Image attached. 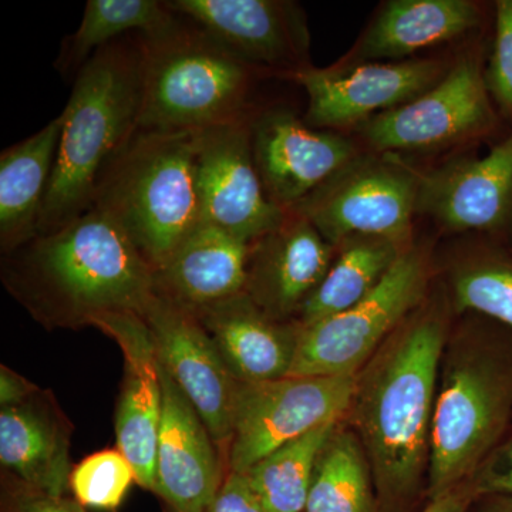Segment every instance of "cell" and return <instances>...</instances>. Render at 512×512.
<instances>
[{
  "label": "cell",
  "mask_w": 512,
  "mask_h": 512,
  "mask_svg": "<svg viewBox=\"0 0 512 512\" xmlns=\"http://www.w3.org/2000/svg\"><path fill=\"white\" fill-rule=\"evenodd\" d=\"M448 308L427 296L356 376L349 412L386 507L409 500L429 467Z\"/></svg>",
  "instance_id": "cell-1"
},
{
  "label": "cell",
  "mask_w": 512,
  "mask_h": 512,
  "mask_svg": "<svg viewBox=\"0 0 512 512\" xmlns=\"http://www.w3.org/2000/svg\"><path fill=\"white\" fill-rule=\"evenodd\" d=\"M2 281L50 329L93 326L117 313L143 316L157 293L154 269L96 208L3 256Z\"/></svg>",
  "instance_id": "cell-2"
},
{
  "label": "cell",
  "mask_w": 512,
  "mask_h": 512,
  "mask_svg": "<svg viewBox=\"0 0 512 512\" xmlns=\"http://www.w3.org/2000/svg\"><path fill=\"white\" fill-rule=\"evenodd\" d=\"M144 86V37L133 33L103 47L74 77L39 235L92 210L107 167L138 130Z\"/></svg>",
  "instance_id": "cell-3"
},
{
  "label": "cell",
  "mask_w": 512,
  "mask_h": 512,
  "mask_svg": "<svg viewBox=\"0 0 512 512\" xmlns=\"http://www.w3.org/2000/svg\"><path fill=\"white\" fill-rule=\"evenodd\" d=\"M93 208L123 229L156 272L204 224L198 130H137L104 171Z\"/></svg>",
  "instance_id": "cell-4"
},
{
  "label": "cell",
  "mask_w": 512,
  "mask_h": 512,
  "mask_svg": "<svg viewBox=\"0 0 512 512\" xmlns=\"http://www.w3.org/2000/svg\"><path fill=\"white\" fill-rule=\"evenodd\" d=\"M512 417V330L501 325L448 353L431 421L430 500L468 483Z\"/></svg>",
  "instance_id": "cell-5"
},
{
  "label": "cell",
  "mask_w": 512,
  "mask_h": 512,
  "mask_svg": "<svg viewBox=\"0 0 512 512\" xmlns=\"http://www.w3.org/2000/svg\"><path fill=\"white\" fill-rule=\"evenodd\" d=\"M143 37L138 130L197 131L255 116L249 96L264 70L232 55L183 16L171 28Z\"/></svg>",
  "instance_id": "cell-6"
},
{
  "label": "cell",
  "mask_w": 512,
  "mask_h": 512,
  "mask_svg": "<svg viewBox=\"0 0 512 512\" xmlns=\"http://www.w3.org/2000/svg\"><path fill=\"white\" fill-rule=\"evenodd\" d=\"M429 285V248L412 242L362 302L312 325H299L288 376H356L426 301Z\"/></svg>",
  "instance_id": "cell-7"
},
{
  "label": "cell",
  "mask_w": 512,
  "mask_h": 512,
  "mask_svg": "<svg viewBox=\"0 0 512 512\" xmlns=\"http://www.w3.org/2000/svg\"><path fill=\"white\" fill-rule=\"evenodd\" d=\"M416 167L402 154H360L289 211L303 215L338 247L356 235L412 244Z\"/></svg>",
  "instance_id": "cell-8"
},
{
  "label": "cell",
  "mask_w": 512,
  "mask_h": 512,
  "mask_svg": "<svg viewBox=\"0 0 512 512\" xmlns=\"http://www.w3.org/2000/svg\"><path fill=\"white\" fill-rule=\"evenodd\" d=\"M498 124L483 60L461 56L436 86L409 103L372 117L355 130L369 153L439 150L488 136Z\"/></svg>",
  "instance_id": "cell-9"
},
{
  "label": "cell",
  "mask_w": 512,
  "mask_h": 512,
  "mask_svg": "<svg viewBox=\"0 0 512 512\" xmlns=\"http://www.w3.org/2000/svg\"><path fill=\"white\" fill-rule=\"evenodd\" d=\"M356 376H286L239 383L228 444L229 471L245 474L285 444L329 421L342 420L352 406Z\"/></svg>",
  "instance_id": "cell-10"
},
{
  "label": "cell",
  "mask_w": 512,
  "mask_h": 512,
  "mask_svg": "<svg viewBox=\"0 0 512 512\" xmlns=\"http://www.w3.org/2000/svg\"><path fill=\"white\" fill-rule=\"evenodd\" d=\"M441 60L409 59L393 63H336L308 67L285 76L308 94L305 123L318 130L356 128L384 111L409 103L446 76Z\"/></svg>",
  "instance_id": "cell-11"
},
{
  "label": "cell",
  "mask_w": 512,
  "mask_h": 512,
  "mask_svg": "<svg viewBox=\"0 0 512 512\" xmlns=\"http://www.w3.org/2000/svg\"><path fill=\"white\" fill-rule=\"evenodd\" d=\"M232 55L268 74L289 76L311 67L305 10L289 0H168Z\"/></svg>",
  "instance_id": "cell-12"
},
{
  "label": "cell",
  "mask_w": 512,
  "mask_h": 512,
  "mask_svg": "<svg viewBox=\"0 0 512 512\" xmlns=\"http://www.w3.org/2000/svg\"><path fill=\"white\" fill-rule=\"evenodd\" d=\"M254 117L198 130L202 220L249 244L281 225L288 215L269 200L256 170Z\"/></svg>",
  "instance_id": "cell-13"
},
{
  "label": "cell",
  "mask_w": 512,
  "mask_h": 512,
  "mask_svg": "<svg viewBox=\"0 0 512 512\" xmlns=\"http://www.w3.org/2000/svg\"><path fill=\"white\" fill-rule=\"evenodd\" d=\"M158 362L173 377L218 446L229 444L238 382L194 312L154 296L143 315Z\"/></svg>",
  "instance_id": "cell-14"
},
{
  "label": "cell",
  "mask_w": 512,
  "mask_h": 512,
  "mask_svg": "<svg viewBox=\"0 0 512 512\" xmlns=\"http://www.w3.org/2000/svg\"><path fill=\"white\" fill-rule=\"evenodd\" d=\"M251 130L252 153L266 195L285 211L362 154L348 137L309 127L285 109L255 114Z\"/></svg>",
  "instance_id": "cell-15"
},
{
  "label": "cell",
  "mask_w": 512,
  "mask_h": 512,
  "mask_svg": "<svg viewBox=\"0 0 512 512\" xmlns=\"http://www.w3.org/2000/svg\"><path fill=\"white\" fill-rule=\"evenodd\" d=\"M416 177L417 215L450 232H512V128L487 156L460 158L431 171L416 168Z\"/></svg>",
  "instance_id": "cell-16"
},
{
  "label": "cell",
  "mask_w": 512,
  "mask_h": 512,
  "mask_svg": "<svg viewBox=\"0 0 512 512\" xmlns=\"http://www.w3.org/2000/svg\"><path fill=\"white\" fill-rule=\"evenodd\" d=\"M116 340L124 356V377L116 414L117 447L146 490L156 487L158 434L163 416V386L156 343L138 313L103 316L93 323Z\"/></svg>",
  "instance_id": "cell-17"
},
{
  "label": "cell",
  "mask_w": 512,
  "mask_h": 512,
  "mask_svg": "<svg viewBox=\"0 0 512 512\" xmlns=\"http://www.w3.org/2000/svg\"><path fill=\"white\" fill-rule=\"evenodd\" d=\"M335 254L311 222L288 211L281 225L251 242L244 293L269 318H298Z\"/></svg>",
  "instance_id": "cell-18"
},
{
  "label": "cell",
  "mask_w": 512,
  "mask_h": 512,
  "mask_svg": "<svg viewBox=\"0 0 512 512\" xmlns=\"http://www.w3.org/2000/svg\"><path fill=\"white\" fill-rule=\"evenodd\" d=\"M163 416L154 493L175 512H205L224 484L214 439L183 390L160 363Z\"/></svg>",
  "instance_id": "cell-19"
},
{
  "label": "cell",
  "mask_w": 512,
  "mask_h": 512,
  "mask_svg": "<svg viewBox=\"0 0 512 512\" xmlns=\"http://www.w3.org/2000/svg\"><path fill=\"white\" fill-rule=\"evenodd\" d=\"M194 313L238 383L271 382L289 375L298 323L269 318L245 293Z\"/></svg>",
  "instance_id": "cell-20"
},
{
  "label": "cell",
  "mask_w": 512,
  "mask_h": 512,
  "mask_svg": "<svg viewBox=\"0 0 512 512\" xmlns=\"http://www.w3.org/2000/svg\"><path fill=\"white\" fill-rule=\"evenodd\" d=\"M73 426L53 393L40 390L26 402L0 410V461L10 476L52 495L70 488Z\"/></svg>",
  "instance_id": "cell-21"
},
{
  "label": "cell",
  "mask_w": 512,
  "mask_h": 512,
  "mask_svg": "<svg viewBox=\"0 0 512 512\" xmlns=\"http://www.w3.org/2000/svg\"><path fill=\"white\" fill-rule=\"evenodd\" d=\"M481 23L483 10L471 0H390L339 63L402 62L426 47L466 35Z\"/></svg>",
  "instance_id": "cell-22"
},
{
  "label": "cell",
  "mask_w": 512,
  "mask_h": 512,
  "mask_svg": "<svg viewBox=\"0 0 512 512\" xmlns=\"http://www.w3.org/2000/svg\"><path fill=\"white\" fill-rule=\"evenodd\" d=\"M249 247V242L202 224L154 272L156 292L192 312L234 298L244 293Z\"/></svg>",
  "instance_id": "cell-23"
},
{
  "label": "cell",
  "mask_w": 512,
  "mask_h": 512,
  "mask_svg": "<svg viewBox=\"0 0 512 512\" xmlns=\"http://www.w3.org/2000/svg\"><path fill=\"white\" fill-rule=\"evenodd\" d=\"M63 114L0 154V249L2 255L39 235L40 215L52 178Z\"/></svg>",
  "instance_id": "cell-24"
},
{
  "label": "cell",
  "mask_w": 512,
  "mask_h": 512,
  "mask_svg": "<svg viewBox=\"0 0 512 512\" xmlns=\"http://www.w3.org/2000/svg\"><path fill=\"white\" fill-rule=\"evenodd\" d=\"M409 245L373 235H356L340 242L328 274L299 312L296 323L312 325L362 302Z\"/></svg>",
  "instance_id": "cell-25"
},
{
  "label": "cell",
  "mask_w": 512,
  "mask_h": 512,
  "mask_svg": "<svg viewBox=\"0 0 512 512\" xmlns=\"http://www.w3.org/2000/svg\"><path fill=\"white\" fill-rule=\"evenodd\" d=\"M178 19L165 2L157 0H89L79 29L62 42L56 69L62 76L74 73L76 77L84 64L110 43L133 33L156 35Z\"/></svg>",
  "instance_id": "cell-26"
},
{
  "label": "cell",
  "mask_w": 512,
  "mask_h": 512,
  "mask_svg": "<svg viewBox=\"0 0 512 512\" xmlns=\"http://www.w3.org/2000/svg\"><path fill=\"white\" fill-rule=\"evenodd\" d=\"M339 424L329 421L249 468L245 476L266 512H305L316 464Z\"/></svg>",
  "instance_id": "cell-27"
},
{
  "label": "cell",
  "mask_w": 512,
  "mask_h": 512,
  "mask_svg": "<svg viewBox=\"0 0 512 512\" xmlns=\"http://www.w3.org/2000/svg\"><path fill=\"white\" fill-rule=\"evenodd\" d=\"M372 471L355 431H333L313 476L305 512H377Z\"/></svg>",
  "instance_id": "cell-28"
},
{
  "label": "cell",
  "mask_w": 512,
  "mask_h": 512,
  "mask_svg": "<svg viewBox=\"0 0 512 512\" xmlns=\"http://www.w3.org/2000/svg\"><path fill=\"white\" fill-rule=\"evenodd\" d=\"M457 312L476 313L512 330V247L483 244L450 272Z\"/></svg>",
  "instance_id": "cell-29"
},
{
  "label": "cell",
  "mask_w": 512,
  "mask_h": 512,
  "mask_svg": "<svg viewBox=\"0 0 512 512\" xmlns=\"http://www.w3.org/2000/svg\"><path fill=\"white\" fill-rule=\"evenodd\" d=\"M136 481L133 467L120 450H103L84 458L70 474V490L84 508L113 511Z\"/></svg>",
  "instance_id": "cell-30"
},
{
  "label": "cell",
  "mask_w": 512,
  "mask_h": 512,
  "mask_svg": "<svg viewBox=\"0 0 512 512\" xmlns=\"http://www.w3.org/2000/svg\"><path fill=\"white\" fill-rule=\"evenodd\" d=\"M485 83L498 113L512 117V0L495 3L494 43Z\"/></svg>",
  "instance_id": "cell-31"
},
{
  "label": "cell",
  "mask_w": 512,
  "mask_h": 512,
  "mask_svg": "<svg viewBox=\"0 0 512 512\" xmlns=\"http://www.w3.org/2000/svg\"><path fill=\"white\" fill-rule=\"evenodd\" d=\"M3 512H86L76 498L52 495L8 476L3 493Z\"/></svg>",
  "instance_id": "cell-32"
},
{
  "label": "cell",
  "mask_w": 512,
  "mask_h": 512,
  "mask_svg": "<svg viewBox=\"0 0 512 512\" xmlns=\"http://www.w3.org/2000/svg\"><path fill=\"white\" fill-rule=\"evenodd\" d=\"M477 495L500 494L512 497V436L501 441L478 467L470 480Z\"/></svg>",
  "instance_id": "cell-33"
},
{
  "label": "cell",
  "mask_w": 512,
  "mask_h": 512,
  "mask_svg": "<svg viewBox=\"0 0 512 512\" xmlns=\"http://www.w3.org/2000/svg\"><path fill=\"white\" fill-rule=\"evenodd\" d=\"M205 512H266L245 474L231 473L225 477L221 490Z\"/></svg>",
  "instance_id": "cell-34"
},
{
  "label": "cell",
  "mask_w": 512,
  "mask_h": 512,
  "mask_svg": "<svg viewBox=\"0 0 512 512\" xmlns=\"http://www.w3.org/2000/svg\"><path fill=\"white\" fill-rule=\"evenodd\" d=\"M40 387L30 383L25 377L13 372L12 369L2 365L0 367V406H16L26 402L30 397L40 392Z\"/></svg>",
  "instance_id": "cell-35"
},
{
  "label": "cell",
  "mask_w": 512,
  "mask_h": 512,
  "mask_svg": "<svg viewBox=\"0 0 512 512\" xmlns=\"http://www.w3.org/2000/svg\"><path fill=\"white\" fill-rule=\"evenodd\" d=\"M476 497L478 495L474 491L473 485L468 481V483L458 485L448 493L441 495L436 500H430V504L421 512H466Z\"/></svg>",
  "instance_id": "cell-36"
},
{
  "label": "cell",
  "mask_w": 512,
  "mask_h": 512,
  "mask_svg": "<svg viewBox=\"0 0 512 512\" xmlns=\"http://www.w3.org/2000/svg\"><path fill=\"white\" fill-rule=\"evenodd\" d=\"M487 512H512V497L503 498V500L495 503Z\"/></svg>",
  "instance_id": "cell-37"
}]
</instances>
